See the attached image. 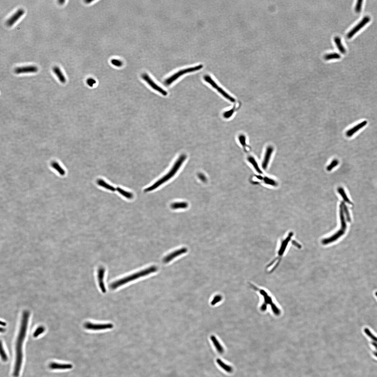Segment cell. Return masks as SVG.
Returning a JSON list of instances; mask_svg holds the SVG:
<instances>
[{"label":"cell","mask_w":377,"mask_h":377,"mask_svg":"<svg viewBox=\"0 0 377 377\" xmlns=\"http://www.w3.org/2000/svg\"><path fill=\"white\" fill-rule=\"evenodd\" d=\"M250 285L253 288L254 290H256L264 298V302L262 304L261 307V311H264L266 310L267 305H269L271 307L272 311L276 315H279L280 313V311L278 308L274 304L272 301L271 297L268 295V293L264 290H262L258 288L254 285L252 283H250Z\"/></svg>","instance_id":"277c9868"},{"label":"cell","mask_w":377,"mask_h":377,"mask_svg":"<svg viewBox=\"0 0 377 377\" xmlns=\"http://www.w3.org/2000/svg\"><path fill=\"white\" fill-rule=\"evenodd\" d=\"M370 18L369 16H366L358 25L353 28L347 35L348 39L352 38L360 29L363 27L370 21Z\"/></svg>","instance_id":"ba28073f"},{"label":"cell","mask_w":377,"mask_h":377,"mask_svg":"<svg viewBox=\"0 0 377 377\" xmlns=\"http://www.w3.org/2000/svg\"><path fill=\"white\" fill-rule=\"evenodd\" d=\"M363 1L359 0L357 1L355 7V11L356 13H359L361 12L362 9Z\"/></svg>","instance_id":"e575fe53"},{"label":"cell","mask_w":377,"mask_h":377,"mask_svg":"<svg viewBox=\"0 0 377 377\" xmlns=\"http://www.w3.org/2000/svg\"><path fill=\"white\" fill-rule=\"evenodd\" d=\"M111 64L117 67H120L122 66L123 64V62L120 60L114 59L111 60Z\"/></svg>","instance_id":"d6a6232c"},{"label":"cell","mask_w":377,"mask_h":377,"mask_svg":"<svg viewBox=\"0 0 377 377\" xmlns=\"http://www.w3.org/2000/svg\"><path fill=\"white\" fill-rule=\"evenodd\" d=\"M273 147L272 146H268L264 154L262 162V167L264 170L267 169L268 164H269L273 152Z\"/></svg>","instance_id":"9c48e42d"},{"label":"cell","mask_w":377,"mask_h":377,"mask_svg":"<svg viewBox=\"0 0 377 377\" xmlns=\"http://www.w3.org/2000/svg\"><path fill=\"white\" fill-rule=\"evenodd\" d=\"M25 13L24 9H20L17 10L6 21V25L9 27L12 26L18 21Z\"/></svg>","instance_id":"30bf717a"},{"label":"cell","mask_w":377,"mask_h":377,"mask_svg":"<svg viewBox=\"0 0 377 377\" xmlns=\"http://www.w3.org/2000/svg\"><path fill=\"white\" fill-rule=\"evenodd\" d=\"M116 190H117V191H118L119 193L121 194V195L123 196L126 198L127 199H131L133 197V194L130 193V192L125 191L124 190H123L122 189V188L119 187H118L116 188Z\"/></svg>","instance_id":"d4e9b609"},{"label":"cell","mask_w":377,"mask_h":377,"mask_svg":"<svg viewBox=\"0 0 377 377\" xmlns=\"http://www.w3.org/2000/svg\"><path fill=\"white\" fill-rule=\"evenodd\" d=\"M51 165L53 167L54 169L56 170V171H57L61 175H65V171L60 166L59 164L57 163V162H53V163H52Z\"/></svg>","instance_id":"4316f807"},{"label":"cell","mask_w":377,"mask_h":377,"mask_svg":"<svg viewBox=\"0 0 377 377\" xmlns=\"http://www.w3.org/2000/svg\"><path fill=\"white\" fill-rule=\"evenodd\" d=\"M341 203L343 205V210H344L346 216L347 220H348V221L350 222L351 221V219L348 209L344 202H341Z\"/></svg>","instance_id":"836d02e7"},{"label":"cell","mask_w":377,"mask_h":377,"mask_svg":"<svg viewBox=\"0 0 377 377\" xmlns=\"http://www.w3.org/2000/svg\"><path fill=\"white\" fill-rule=\"evenodd\" d=\"M376 297H377V292H376Z\"/></svg>","instance_id":"ab89813d"},{"label":"cell","mask_w":377,"mask_h":377,"mask_svg":"<svg viewBox=\"0 0 377 377\" xmlns=\"http://www.w3.org/2000/svg\"><path fill=\"white\" fill-rule=\"evenodd\" d=\"M104 273H105V270L104 268H100L99 269L98 276L99 286L102 292L104 293L106 292V289L104 282Z\"/></svg>","instance_id":"5bb4252c"},{"label":"cell","mask_w":377,"mask_h":377,"mask_svg":"<svg viewBox=\"0 0 377 377\" xmlns=\"http://www.w3.org/2000/svg\"><path fill=\"white\" fill-rule=\"evenodd\" d=\"M247 160L257 173L259 174L262 173V171L259 166L258 162L253 156H248L247 158Z\"/></svg>","instance_id":"e0dca14e"},{"label":"cell","mask_w":377,"mask_h":377,"mask_svg":"<svg viewBox=\"0 0 377 377\" xmlns=\"http://www.w3.org/2000/svg\"><path fill=\"white\" fill-rule=\"evenodd\" d=\"M198 176L200 180H201L202 182H205L206 181L207 179L206 177L204 174H203L201 173H199L198 174Z\"/></svg>","instance_id":"74e56055"},{"label":"cell","mask_w":377,"mask_h":377,"mask_svg":"<svg viewBox=\"0 0 377 377\" xmlns=\"http://www.w3.org/2000/svg\"><path fill=\"white\" fill-rule=\"evenodd\" d=\"M341 57V55L336 53H331L326 54L324 56V59L326 60L339 59Z\"/></svg>","instance_id":"484cf974"},{"label":"cell","mask_w":377,"mask_h":377,"mask_svg":"<svg viewBox=\"0 0 377 377\" xmlns=\"http://www.w3.org/2000/svg\"><path fill=\"white\" fill-rule=\"evenodd\" d=\"M65 2V1H64V0H61V1H58L59 3V4H60L61 5L63 4H64Z\"/></svg>","instance_id":"f35d334b"},{"label":"cell","mask_w":377,"mask_h":377,"mask_svg":"<svg viewBox=\"0 0 377 377\" xmlns=\"http://www.w3.org/2000/svg\"><path fill=\"white\" fill-rule=\"evenodd\" d=\"M29 317V313L28 311H25L22 316L21 326L16 342V361L13 373L14 377L19 376L21 370L23 359L22 345L26 333Z\"/></svg>","instance_id":"6da1fadb"},{"label":"cell","mask_w":377,"mask_h":377,"mask_svg":"<svg viewBox=\"0 0 377 377\" xmlns=\"http://www.w3.org/2000/svg\"><path fill=\"white\" fill-rule=\"evenodd\" d=\"M264 182L266 184L271 186H275L278 185L277 182L276 181L270 178H266Z\"/></svg>","instance_id":"1f68e13d"},{"label":"cell","mask_w":377,"mask_h":377,"mask_svg":"<svg viewBox=\"0 0 377 377\" xmlns=\"http://www.w3.org/2000/svg\"><path fill=\"white\" fill-rule=\"evenodd\" d=\"M188 203L184 202L175 203L171 205V208L173 209L186 208H188Z\"/></svg>","instance_id":"cb8c5ba5"},{"label":"cell","mask_w":377,"mask_h":377,"mask_svg":"<svg viewBox=\"0 0 377 377\" xmlns=\"http://www.w3.org/2000/svg\"><path fill=\"white\" fill-rule=\"evenodd\" d=\"M158 268L156 266H152L146 269L141 271L136 272L132 275L123 278L118 281L114 282L111 283L110 287L113 290H114L122 285L126 284L129 282L135 280L140 278L144 277L148 275L151 273H154L157 271Z\"/></svg>","instance_id":"3957f363"},{"label":"cell","mask_w":377,"mask_h":377,"mask_svg":"<svg viewBox=\"0 0 377 377\" xmlns=\"http://www.w3.org/2000/svg\"><path fill=\"white\" fill-rule=\"evenodd\" d=\"M216 90H217L218 92L220 93V94H221L222 96L224 97L226 99L228 100H229V101L232 102H234L236 101V100H235V99L233 98L230 95L228 94V93L226 92L223 89L221 88L219 86H218L217 88H216Z\"/></svg>","instance_id":"603a6c76"},{"label":"cell","mask_w":377,"mask_h":377,"mask_svg":"<svg viewBox=\"0 0 377 377\" xmlns=\"http://www.w3.org/2000/svg\"><path fill=\"white\" fill-rule=\"evenodd\" d=\"M141 77L153 89L161 93L163 96H167V93L166 91L164 90L161 87L156 84V83H155L151 79V78L148 74H144L142 75Z\"/></svg>","instance_id":"8992f818"},{"label":"cell","mask_w":377,"mask_h":377,"mask_svg":"<svg viewBox=\"0 0 377 377\" xmlns=\"http://www.w3.org/2000/svg\"><path fill=\"white\" fill-rule=\"evenodd\" d=\"M203 67V65H197L196 66L184 69L179 71L174 74L173 75L166 80L165 81V84L167 85H171L175 80L178 79V78L184 75V74L188 73L195 72L196 71L202 69Z\"/></svg>","instance_id":"5b68a950"},{"label":"cell","mask_w":377,"mask_h":377,"mask_svg":"<svg viewBox=\"0 0 377 377\" xmlns=\"http://www.w3.org/2000/svg\"><path fill=\"white\" fill-rule=\"evenodd\" d=\"M211 339L217 351L220 353H223L224 350L223 347L220 344L216 338L214 336H212L211 337Z\"/></svg>","instance_id":"ffe728a7"},{"label":"cell","mask_w":377,"mask_h":377,"mask_svg":"<svg viewBox=\"0 0 377 377\" xmlns=\"http://www.w3.org/2000/svg\"><path fill=\"white\" fill-rule=\"evenodd\" d=\"M222 298L221 296H216L213 298V301H212L211 304L212 305H214V304L217 303V302H219V301L221 300Z\"/></svg>","instance_id":"8d00e7d4"},{"label":"cell","mask_w":377,"mask_h":377,"mask_svg":"<svg viewBox=\"0 0 377 377\" xmlns=\"http://www.w3.org/2000/svg\"><path fill=\"white\" fill-rule=\"evenodd\" d=\"M216 362L219 366L226 372L229 373L232 372L233 371L232 367L223 363L221 360L218 359L216 360Z\"/></svg>","instance_id":"7402d4cb"},{"label":"cell","mask_w":377,"mask_h":377,"mask_svg":"<svg viewBox=\"0 0 377 377\" xmlns=\"http://www.w3.org/2000/svg\"><path fill=\"white\" fill-rule=\"evenodd\" d=\"M97 183L99 186H101L102 187L108 190H110V191H114L116 190L113 186L110 185V184H107L105 181L102 180V179H99V180H97Z\"/></svg>","instance_id":"d6986e66"},{"label":"cell","mask_w":377,"mask_h":377,"mask_svg":"<svg viewBox=\"0 0 377 377\" xmlns=\"http://www.w3.org/2000/svg\"><path fill=\"white\" fill-rule=\"evenodd\" d=\"M236 109V106H234V107L231 109L225 111L223 114L224 118L226 119L230 118L233 115V114L234 113Z\"/></svg>","instance_id":"83f0119b"},{"label":"cell","mask_w":377,"mask_h":377,"mask_svg":"<svg viewBox=\"0 0 377 377\" xmlns=\"http://www.w3.org/2000/svg\"><path fill=\"white\" fill-rule=\"evenodd\" d=\"M87 84L89 86L92 87L94 84H95L96 83V80L93 79V78H89L87 80Z\"/></svg>","instance_id":"d590c367"},{"label":"cell","mask_w":377,"mask_h":377,"mask_svg":"<svg viewBox=\"0 0 377 377\" xmlns=\"http://www.w3.org/2000/svg\"><path fill=\"white\" fill-rule=\"evenodd\" d=\"M1 358L3 361L4 362L7 361V360H8V357H7V354L6 353L4 348L3 345L1 341Z\"/></svg>","instance_id":"4dcf8cb0"},{"label":"cell","mask_w":377,"mask_h":377,"mask_svg":"<svg viewBox=\"0 0 377 377\" xmlns=\"http://www.w3.org/2000/svg\"><path fill=\"white\" fill-rule=\"evenodd\" d=\"M337 191L345 202L348 203V204H353L352 203L350 199L348 198L344 188L342 187H339L337 188Z\"/></svg>","instance_id":"ac0fdd59"},{"label":"cell","mask_w":377,"mask_h":377,"mask_svg":"<svg viewBox=\"0 0 377 377\" xmlns=\"http://www.w3.org/2000/svg\"><path fill=\"white\" fill-rule=\"evenodd\" d=\"M339 161L338 160L335 159L332 161L329 165L326 167V170L328 171H331L334 168L338 165Z\"/></svg>","instance_id":"f1b7e54d"},{"label":"cell","mask_w":377,"mask_h":377,"mask_svg":"<svg viewBox=\"0 0 377 377\" xmlns=\"http://www.w3.org/2000/svg\"><path fill=\"white\" fill-rule=\"evenodd\" d=\"M38 67L33 65H29V66L18 67L15 69L14 71L16 74H20L35 73L38 72Z\"/></svg>","instance_id":"7c38bea8"},{"label":"cell","mask_w":377,"mask_h":377,"mask_svg":"<svg viewBox=\"0 0 377 377\" xmlns=\"http://www.w3.org/2000/svg\"><path fill=\"white\" fill-rule=\"evenodd\" d=\"M86 329L93 330H100L111 329L113 325L111 324H98L87 322L84 325Z\"/></svg>","instance_id":"52a82bcc"},{"label":"cell","mask_w":377,"mask_h":377,"mask_svg":"<svg viewBox=\"0 0 377 377\" xmlns=\"http://www.w3.org/2000/svg\"><path fill=\"white\" fill-rule=\"evenodd\" d=\"M334 40L339 51L342 54L346 53V49L343 46L340 38L338 36H336L334 38Z\"/></svg>","instance_id":"44dd1931"},{"label":"cell","mask_w":377,"mask_h":377,"mask_svg":"<svg viewBox=\"0 0 377 377\" xmlns=\"http://www.w3.org/2000/svg\"><path fill=\"white\" fill-rule=\"evenodd\" d=\"M367 124V122L366 121H363L359 124L356 125V126L353 127V128H351L346 132V135L347 137H350L354 135V134L356 133L358 131L363 128Z\"/></svg>","instance_id":"4fadbf2b"},{"label":"cell","mask_w":377,"mask_h":377,"mask_svg":"<svg viewBox=\"0 0 377 377\" xmlns=\"http://www.w3.org/2000/svg\"><path fill=\"white\" fill-rule=\"evenodd\" d=\"M50 368L52 369H71L72 368L73 366L71 364H61L56 363H52L49 365Z\"/></svg>","instance_id":"9a60e30c"},{"label":"cell","mask_w":377,"mask_h":377,"mask_svg":"<svg viewBox=\"0 0 377 377\" xmlns=\"http://www.w3.org/2000/svg\"><path fill=\"white\" fill-rule=\"evenodd\" d=\"M53 70L54 73L58 78L59 81L63 84L65 83L66 82V78L59 67L57 66H54L53 67Z\"/></svg>","instance_id":"2e32d148"},{"label":"cell","mask_w":377,"mask_h":377,"mask_svg":"<svg viewBox=\"0 0 377 377\" xmlns=\"http://www.w3.org/2000/svg\"><path fill=\"white\" fill-rule=\"evenodd\" d=\"M238 140L242 146L243 147L244 149H246L247 146V143H246V139L245 136L243 135H240L238 136Z\"/></svg>","instance_id":"f546056e"},{"label":"cell","mask_w":377,"mask_h":377,"mask_svg":"<svg viewBox=\"0 0 377 377\" xmlns=\"http://www.w3.org/2000/svg\"><path fill=\"white\" fill-rule=\"evenodd\" d=\"M186 156L185 155L182 154L179 157L177 161L175 162L174 165L169 172L162 178L157 181L152 186L146 188L144 190L145 191L147 192L152 191L161 186V185L163 184L167 181L170 180L178 172L179 170L180 169L182 164H183L185 160H186Z\"/></svg>","instance_id":"7a4b0ae2"},{"label":"cell","mask_w":377,"mask_h":377,"mask_svg":"<svg viewBox=\"0 0 377 377\" xmlns=\"http://www.w3.org/2000/svg\"><path fill=\"white\" fill-rule=\"evenodd\" d=\"M188 249L186 248H181L180 249L177 250L172 253L169 254L166 256L164 259V262L168 263L173 260L174 259L181 255L187 252Z\"/></svg>","instance_id":"8fae6325"}]
</instances>
